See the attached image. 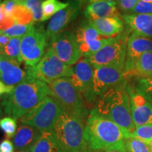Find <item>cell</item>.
Here are the masks:
<instances>
[{"instance_id": "f546056e", "label": "cell", "mask_w": 152, "mask_h": 152, "mask_svg": "<svg viewBox=\"0 0 152 152\" xmlns=\"http://www.w3.org/2000/svg\"><path fill=\"white\" fill-rule=\"evenodd\" d=\"M35 23L28 25H20V24H15L12 27L9 29L1 31L2 33L8 36L10 38L11 37H23L25 35H26L28 32L33 28V25Z\"/></svg>"}, {"instance_id": "4fadbf2b", "label": "cell", "mask_w": 152, "mask_h": 152, "mask_svg": "<svg viewBox=\"0 0 152 152\" xmlns=\"http://www.w3.org/2000/svg\"><path fill=\"white\" fill-rule=\"evenodd\" d=\"M68 6L58 11L52 17L46 28V34L49 42L72 21L75 20L80 14L83 3L81 0H68Z\"/></svg>"}, {"instance_id": "83f0119b", "label": "cell", "mask_w": 152, "mask_h": 152, "mask_svg": "<svg viewBox=\"0 0 152 152\" xmlns=\"http://www.w3.org/2000/svg\"><path fill=\"white\" fill-rule=\"evenodd\" d=\"M0 129L7 139L14 137L17 131V120L9 116L2 118L0 119Z\"/></svg>"}, {"instance_id": "d6986e66", "label": "cell", "mask_w": 152, "mask_h": 152, "mask_svg": "<svg viewBox=\"0 0 152 152\" xmlns=\"http://www.w3.org/2000/svg\"><path fill=\"white\" fill-rule=\"evenodd\" d=\"M84 15L90 20L120 16L117 3L114 0L90 4L85 7Z\"/></svg>"}, {"instance_id": "ac0fdd59", "label": "cell", "mask_w": 152, "mask_h": 152, "mask_svg": "<svg viewBox=\"0 0 152 152\" xmlns=\"http://www.w3.org/2000/svg\"><path fill=\"white\" fill-rule=\"evenodd\" d=\"M42 133V132L33 127L21 124L12 140L15 150L19 151L31 149L41 137Z\"/></svg>"}, {"instance_id": "5bb4252c", "label": "cell", "mask_w": 152, "mask_h": 152, "mask_svg": "<svg viewBox=\"0 0 152 152\" xmlns=\"http://www.w3.org/2000/svg\"><path fill=\"white\" fill-rule=\"evenodd\" d=\"M127 91L130 96L131 115L135 127L152 125V102L135 87L127 85Z\"/></svg>"}, {"instance_id": "7c38bea8", "label": "cell", "mask_w": 152, "mask_h": 152, "mask_svg": "<svg viewBox=\"0 0 152 152\" xmlns=\"http://www.w3.org/2000/svg\"><path fill=\"white\" fill-rule=\"evenodd\" d=\"M92 93L96 100L112 87L126 82L123 70L115 67L102 66L94 68Z\"/></svg>"}, {"instance_id": "484cf974", "label": "cell", "mask_w": 152, "mask_h": 152, "mask_svg": "<svg viewBox=\"0 0 152 152\" xmlns=\"http://www.w3.org/2000/svg\"><path fill=\"white\" fill-rule=\"evenodd\" d=\"M22 37H11L8 45L3 49V54L9 58L16 60L19 64L23 62L20 54V42Z\"/></svg>"}, {"instance_id": "b9f144b4", "label": "cell", "mask_w": 152, "mask_h": 152, "mask_svg": "<svg viewBox=\"0 0 152 152\" xmlns=\"http://www.w3.org/2000/svg\"><path fill=\"white\" fill-rule=\"evenodd\" d=\"M140 1H145V2H150V3H152V0H140Z\"/></svg>"}, {"instance_id": "d4e9b609", "label": "cell", "mask_w": 152, "mask_h": 152, "mask_svg": "<svg viewBox=\"0 0 152 152\" xmlns=\"http://www.w3.org/2000/svg\"><path fill=\"white\" fill-rule=\"evenodd\" d=\"M11 17L14 19L16 24L28 25L34 23L32 13L22 4L16 6Z\"/></svg>"}, {"instance_id": "bcb514c9", "label": "cell", "mask_w": 152, "mask_h": 152, "mask_svg": "<svg viewBox=\"0 0 152 152\" xmlns=\"http://www.w3.org/2000/svg\"><path fill=\"white\" fill-rule=\"evenodd\" d=\"M150 78H152V75L151 76V77H150Z\"/></svg>"}, {"instance_id": "7a4b0ae2", "label": "cell", "mask_w": 152, "mask_h": 152, "mask_svg": "<svg viewBox=\"0 0 152 152\" xmlns=\"http://www.w3.org/2000/svg\"><path fill=\"white\" fill-rule=\"evenodd\" d=\"M91 111L118 125L124 132L126 139L131 137L135 125L131 115L127 81L112 87L99 96Z\"/></svg>"}, {"instance_id": "836d02e7", "label": "cell", "mask_w": 152, "mask_h": 152, "mask_svg": "<svg viewBox=\"0 0 152 152\" xmlns=\"http://www.w3.org/2000/svg\"><path fill=\"white\" fill-rule=\"evenodd\" d=\"M132 14H152V3L145 2L139 0Z\"/></svg>"}, {"instance_id": "cb8c5ba5", "label": "cell", "mask_w": 152, "mask_h": 152, "mask_svg": "<svg viewBox=\"0 0 152 152\" xmlns=\"http://www.w3.org/2000/svg\"><path fill=\"white\" fill-rule=\"evenodd\" d=\"M68 2H63L59 0H45L42 1V18L41 21H46L48 19L52 18L55 14L62 9L66 8Z\"/></svg>"}, {"instance_id": "5b68a950", "label": "cell", "mask_w": 152, "mask_h": 152, "mask_svg": "<svg viewBox=\"0 0 152 152\" xmlns=\"http://www.w3.org/2000/svg\"><path fill=\"white\" fill-rule=\"evenodd\" d=\"M48 85L53 96L60 102L66 111L86 123L90 115L87 104L81 93L73 86L71 77L56 79Z\"/></svg>"}, {"instance_id": "e0dca14e", "label": "cell", "mask_w": 152, "mask_h": 152, "mask_svg": "<svg viewBox=\"0 0 152 152\" xmlns=\"http://www.w3.org/2000/svg\"><path fill=\"white\" fill-rule=\"evenodd\" d=\"M122 19L128 30L152 39V14H124Z\"/></svg>"}, {"instance_id": "8fae6325", "label": "cell", "mask_w": 152, "mask_h": 152, "mask_svg": "<svg viewBox=\"0 0 152 152\" xmlns=\"http://www.w3.org/2000/svg\"><path fill=\"white\" fill-rule=\"evenodd\" d=\"M94 72L93 66L85 57L80 58L73 66L71 82L83 95L87 104H92L96 101L92 93Z\"/></svg>"}, {"instance_id": "30bf717a", "label": "cell", "mask_w": 152, "mask_h": 152, "mask_svg": "<svg viewBox=\"0 0 152 152\" xmlns=\"http://www.w3.org/2000/svg\"><path fill=\"white\" fill-rule=\"evenodd\" d=\"M57 56L66 65L75 64L83 56L75 33L71 30H64L49 42Z\"/></svg>"}, {"instance_id": "7bdbcfd3", "label": "cell", "mask_w": 152, "mask_h": 152, "mask_svg": "<svg viewBox=\"0 0 152 152\" xmlns=\"http://www.w3.org/2000/svg\"><path fill=\"white\" fill-rule=\"evenodd\" d=\"M150 147H151V152H152V140L150 142Z\"/></svg>"}, {"instance_id": "1f68e13d", "label": "cell", "mask_w": 152, "mask_h": 152, "mask_svg": "<svg viewBox=\"0 0 152 152\" xmlns=\"http://www.w3.org/2000/svg\"><path fill=\"white\" fill-rule=\"evenodd\" d=\"M135 88L152 102V78L144 77L138 80Z\"/></svg>"}, {"instance_id": "d6a6232c", "label": "cell", "mask_w": 152, "mask_h": 152, "mask_svg": "<svg viewBox=\"0 0 152 152\" xmlns=\"http://www.w3.org/2000/svg\"><path fill=\"white\" fill-rule=\"evenodd\" d=\"M138 1L139 0H117L116 3L118 9L124 14H132Z\"/></svg>"}, {"instance_id": "8992f818", "label": "cell", "mask_w": 152, "mask_h": 152, "mask_svg": "<svg viewBox=\"0 0 152 152\" xmlns=\"http://www.w3.org/2000/svg\"><path fill=\"white\" fill-rule=\"evenodd\" d=\"M64 111V108L54 96H47L20 121L21 124L30 125L41 132L52 131Z\"/></svg>"}, {"instance_id": "f1b7e54d", "label": "cell", "mask_w": 152, "mask_h": 152, "mask_svg": "<svg viewBox=\"0 0 152 152\" xmlns=\"http://www.w3.org/2000/svg\"><path fill=\"white\" fill-rule=\"evenodd\" d=\"M22 4L27 7L32 13L34 23L41 21L42 18V0H22Z\"/></svg>"}, {"instance_id": "2e32d148", "label": "cell", "mask_w": 152, "mask_h": 152, "mask_svg": "<svg viewBox=\"0 0 152 152\" xmlns=\"http://www.w3.org/2000/svg\"><path fill=\"white\" fill-rule=\"evenodd\" d=\"M16 60L0 54V80L9 86H16L28 78L27 73Z\"/></svg>"}, {"instance_id": "3957f363", "label": "cell", "mask_w": 152, "mask_h": 152, "mask_svg": "<svg viewBox=\"0 0 152 152\" xmlns=\"http://www.w3.org/2000/svg\"><path fill=\"white\" fill-rule=\"evenodd\" d=\"M84 138L92 151H125L123 130L115 123L91 111L85 125Z\"/></svg>"}, {"instance_id": "60d3db41", "label": "cell", "mask_w": 152, "mask_h": 152, "mask_svg": "<svg viewBox=\"0 0 152 152\" xmlns=\"http://www.w3.org/2000/svg\"><path fill=\"white\" fill-rule=\"evenodd\" d=\"M18 152H32L31 149H27V150H23V151H19Z\"/></svg>"}, {"instance_id": "f6af8a7d", "label": "cell", "mask_w": 152, "mask_h": 152, "mask_svg": "<svg viewBox=\"0 0 152 152\" xmlns=\"http://www.w3.org/2000/svg\"><path fill=\"white\" fill-rule=\"evenodd\" d=\"M2 1H3V0H0V4L2 3Z\"/></svg>"}, {"instance_id": "ee69618b", "label": "cell", "mask_w": 152, "mask_h": 152, "mask_svg": "<svg viewBox=\"0 0 152 152\" xmlns=\"http://www.w3.org/2000/svg\"><path fill=\"white\" fill-rule=\"evenodd\" d=\"M0 54H3V49L0 48Z\"/></svg>"}, {"instance_id": "e575fe53", "label": "cell", "mask_w": 152, "mask_h": 152, "mask_svg": "<svg viewBox=\"0 0 152 152\" xmlns=\"http://www.w3.org/2000/svg\"><path fill=\"white\" fill-rule=\"evenodd\" d=\"M14 146L9 139H5L0 143V152H14Z\"/></svg>"}, {"instance_id": "4dcf8cb0", "label": "cell", "mask_w": 152, "mask_h": 152, "mask_svg": "<svg viewBox=\"0 0 152 152\" xmlns=\"http://www.w3.org/2000/svg\"><path fill=\"white\" fill-rule=\"evenodd\" d=\"M131 137L149 143L152 140V125H143L135 127Z\"/></svg>"}, {"instance_id": "d590c367", "label": "cell", "mask_w": 152, "mask_h": 152, "mask_svg": "<svg viewBox=\"0 0 152 152\" xmlns=\"http://www.w3.org/2000/svg\"><path fill=\"white\" fill-rule=\"evenodd\" d=\"M14 87V86H9V85H6L4 83L0 80V97L8 93H10L13 90Z\"/></svg>"}, {"instance_id": "9c48e42d", "label": "cell", "mask_w": 152, "mask_h": 152, "mask_svg": "<svg viewBox=\"0 0 152 152\" xmlns=\"http://www.w3.org/2000/svg\"><path fill=\"white\" fill-rule=\"evenodd\" d=\"M49 42L42 25L34 24L20 42V54L26 66H34L45 56Z\"/></svg>"}, {"instance_id": "8d00e7d4", "label": "cell", "mask_w": 152, "mask_h": 152, "mask_svg": "<svg viewBox=\"0 0 152 152\" xmlns=\"http://www.w3.org/2000/svg\"><path fill=\"white\" fill-rule=\"evenodd\" d=\"M11 38L4 35L2 32L0 31V48L4 49L8 45L9 42L10 41Z\"/></svg>"}, {"instance_id": "4316f807", "label": "cell", "mask_w": 152, "mask_h": 152, "mask_svg": "<svg viewBox=\"0 0 152 152\" xmlns=\"http://www.w3.org/2000/svg\"><path fill=\"white\" fill-rule=\"evenodd\" d=\"M124 146L126 152H151L149 143L136 138L125 139Z\"/></svg>"}, {"instance_id": "277c9868", "label": "cell", "mask_w": 152, "mask_h": 152, "mask_svg": "<svg viewBox=\"0 0 152 152\" xmlns=\"http://www.w3.org/2000/svg\"><path fill=\"white\" fill-rule=\"evenodd\" d=\"M85 122L64 111L57 120L52 132L62 152H89L84 138Z\"/></svg>"}, {"instance_id": "603a6c76", "label": "cell", "mask_w": 152, "mask_h": 152, "mask_svg": "<svg viewBox=\"0 0 152 152\" xmlns=\"http://www.w3.org/2000/svg\"><path fill=\"white\" fill-rule=\"evenodd\" d=\"M152 75V52H146L137 58L134 67L127 78L140 76L142 78ZM126 78V79H127Z\"/></svg>"}, {"instance_id": "7402d4cb", "label": "cell", "mask_w": 152, "mask_h": 152, "mask_svg": "<svg viewBox=\"0 0 152 152\" xmlns=\"http://www.w3.org/2000/svg\"><path fill=\"white\" fill-rule=\"evenodd\" d=\"M31 151L32 152H62L52 131L42 132Z\"/></svg>"}, {"instance_id": "ffe728a7", "label": "cell", "mask_w": 152, "mask_h": 152, "mask_svg": "<svg viewBox=\"0 0 152 152\" xmlns=\"http://www.w3.org/2000/svg\"><path fill=\"white\" fill-rule=\"evenodd\" d=\"M102 37H115L123 33L124 22L120 16L90 20Z\"/></svg>"}, {"instance_id": "44dd1931", "label": "cell", "mask_w": 152, "mask_h": 152, "mask_svg": "<svg viewBox=\"0 0 152 152\" xmlns=\"http://www.w3.org/2000/svg\"><path fill=\"white\" fill-rule=\"evenodd\" d=\"M75 35L80 47L94 39L103 37L99 33L96 28L92 26L88 19L82 21L77 26Z\"/></svg>"}, {"instance_id": "6da1fadb", "label": "cell", "mask_w": 152, "mask_h": 152, "mask_svg": "<svg viewBox=\"0 0 152 152\" xmlns=\"http://www.w3.org/2000/svg\"><path fill=\"white\" fill-rule=\"evenodd\" d=\"M47 96H53L48 84L28 77L10 93L4 95L1 106L7 116L20 120Z\"/></svg>"}, {"instance_id": "52a82bcc", "label": "cell", "mask_w": 152, "mask_h": 152, "mask_svg": "<svg viewBox=\"0 0 152 152\" xmlns=\"http://www.w3.org/2000/svg\"><path fill=\"white\" fill-rule=\"evenodd\" d=\"M26 71L28 77L49 84L56 79L71 77L73 74V66L64 64L57 56L52 47L49 46L40 61L34 66H26Z\"/></svg>"}, {"instance_id": "ba28073f", "label": "cell", "mask_w": 152, "mask_h": 152, "mask_svg": "<svg viewBox=\"0 0 152 152\" xmlns=\"http://www.w3.org/2000/svg\"><path fill=\"white\" fill-rule=\"evenodd\" d=\"M128 37L127 33H122L117 37H113L102 49L86 58L94 68L109 66L123 70L126 58Z\"/></svg>"}, {"instance_id": "f35d334b", "label": "cell", "mask_w": 152, "mask_h": 152, "mask_svg": "<svg viewBox=\"0 0 152 152\" xmlns=\"http://www.w3.org/2000/svg\"><path fill=\"white\" fill-rule=\"evenodd\" d=\"M3 115H4V111H3L2 107H1V106L0 105V118L3 116Z\"/></svg>"}, {"instance_id": "74e56055", "label": "cell", "mask_w": 152, "mask_h": 152, "mask_svg": "<svg viewBox=\"0 0 152 152\" xmlns=\"http://www.w3.org/2000/svg\"><path fill=\"white\" fill-rule=\"evenodd\" d=\"M82 3L83 4H93L95 2H98V1H111V0H81Z\"/></svg>"}, {"instance_id": "ab89813d", "label": "cell", "mask_w": 152, "mask_h": 152, "mask_svg": "<svg viewBox=\"0 0 152 152\" xmlns=\"http://www.w3.org/2000/svg\"><path fill=\"white\" fill-rule=\"evenodd\" d=\"M3 12V6H2V3L0 4V15L1 14V13Z\"/></svg>"}, {"instance_id": "9a60e30c", "label": "cell", "mask_w": 152, "mask_h": 152, "mask_svg": "<svg viewBox=\"0 0 152 152\" xmlns=\"http://www.w3.org/2000/svg\"><path fill=\"white\" fill-rule=\"evenodd\" d=\"M149 52H152V39L142 37L134 33L129 36L123 69L125 79L132 72L137 58L144 53Z\"/></svg>"}]
</instances>
